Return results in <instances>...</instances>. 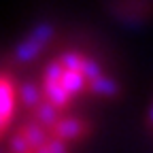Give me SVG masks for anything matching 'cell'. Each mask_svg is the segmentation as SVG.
I'll list each match as a JSON object with an SVG mask.
<instances>
[{
	"instance_id": "1",
	"label": "cell",
	"mask_w": 153,
	"mask_h": 153,
	"mask_svg": "<svg viewBox=\"0 0 153 153\" xmlns=\"http://www.w3.org/2000/svg\"><path fill=\"white\" fill-rule=\"evenodd\" d=\"M51 132H53V138L64 140L68 145L72 140H79V138L87 136V134H89V123L83 117L70 115V117H60V119H57L51 126Z\"/></svg>"
},
{
	"instance_id": "2",
	"label": "cell",
	"mask_w": 153,
	"mask_h": 153,
	"mask_svg": "<svg viewBox=\"0 0 153 153\" xmlns=\"http://www.w3.org/2000/svg\"><path fill=\"white\" fill-rule=\"evenodd\" d=\"M17 108V85L11 76L0 74V128H7L15 117Z\"/></svg>"
},
{
	"instance_id": "3",
	"label": "cell",
	"mask_w": 153,
	"mask_h": 153,
	"mask_svg": "<svg viewBox=\"0 0 153 153\" xmlns=\"http://www.w3.org/2000/svg\"><path fill=\"white\" fill-rule=\"evenodd\" d=\"M41 94H43V100H45V102H49L51 106H55L57 111L70 106V102L74 100L72 96L62 87V83H43Z\"/></svg>"
},
{
	"instance_id": "4",
	"label": "cell",
	"mask_w": 153,
	"mask_h": 153,
	"mask_svg": "<svg viewBox=\"0 0 153 153\" xmlns=\"http://www.w3.org/2000/svg\"><path fill=\"white\" fill-rule=\"evenodd\" d=\"M19 132H22V134H24V138L28 140L30 151H32V149H34V151L43 149V147L51 140V138H49V134H47V130H45L43 126H38L36 121H28V123H24Z\"/></svg>"
},
{
	"instance_id": "5",
	"label": "cell",
	"mask_w": 153,
	"mask_h": 153,
	"mask_svg": "<svg viewBox=\"0 0 153 153\" xmlns=\"http://www.w3.org/2000/svg\"><path fill=\"white\" fill-rule=\"evenodd\" d=\"M17 100L22 102V106L26 108H36L38 104L43 102V94H41V87L34 85L32 81H24V83H19L17 87Z\"/></svg>"
},
{
	"instance_id": "6",
	"label": "cell",
	"mask_w": 153,
	"mask_h": 153,
	"mask_svg": "<svg viewBox=\"0 0 153 153\" xmlns=\"http://www.w3.org/2000/svg\"><path fill=\"white\" fill-rule=\"evenodd\" d=\"M119 89H121L119 83L115 81L113 76H108V74H102L100 79L87 83V91H91L96 96H104V98H113V96H117Z\"/></svg>"
},
{
	"instance_id": "7",
	"label": "cell",
	"mask_w": 153,
	"mask_h": 153,
	"mask_svg": "<svg viewBox=\"0 0 153 153\" xmlns=\"http://www.w3.org/2000/svg\"><path fill=\"white\" fill-rule=\"evenodd\" d=\"M43 49H45L43 45L34 43L32 38H28V36H26L24 41L15 47L13 55H15V60H17V62H32L34 57H38V55H41V51H43Z\"/></svg>"
},
{
	"instance_id": "8",
	"label": "cell",
	"mask_w": 153,
	"mask_h": 153,
	"mask_svg": "<svg viewBox=\"0 0 153 153\" xmlns=\"http://www.w3.org/2000/svg\"><path fill=\"white\" fill-rule=\"evenodd\" d=\"M62 87L72 96L76 94H81V91H85L87 89V81H85V76L81 74V72H74V70H64V74H62Z\"/></svg>"
},
{
	"instance_id": "9",
	"label": "cell",
	"mask_w": 153,
	"mask_h": 153,
	"mask_svg": "<svg viewBox=\"0 0 153 153\" xmlns=\"http://www.w3.org/2000/svg\"><path fill=\"white\" fill-rule=\"evenodd\" d=\"M34 119H36V123L38 126H53L57 119H60V111H57L55 106H51L49 102H41L36 108H34Z\"/></svg>"
},
{
	"instance_id": "10",
	"label": "cell",
	"mask_w": 153,
	"mask_h": 153,
	"mask_svg": "<svg viewBox=\"0 0 153 153\" xmlns=\"http://www.w3.org/2000/svg\"><path fill=\"white\" fill-rule=\"evenodd\" d=\"M85 57L79 51H64L57 55V62L62 64L64 70H74V72H81L83 74V66H85Z\"/></svg>"
},
{
	"instance_id": "11",
	"label": "cell",
	"mask_w": 153,
	"mask_h": 153,
	"mask_svg": "<svg viewBox=\"0 0 153 153\" xmlns=\"http://www.w3.org/2000/svg\"><path fill=\"white\" fill-rule=\"evenodd\" d=\"M53 32H55V26H53L51 22H38V24L30 30L28 38H32L34 43H38V45H43V47H45V45L51 41Z\"/></svg>"
},
{
	"instance_id": "12",
	"label": "cell",
	"mask_w": 153,
	"mask_h": 153,
	"mask_svg": "<svg viewBox=\"0 0 153 153\" xmlns=\"http://www.w3.org/2000/svg\"><path fill=\"white\" fill-rule=\"evenodd\" d=\"M62 74H64V68H62V64L57 62V57H55V60H51L43 68V83H60Z\"/></svg>"
},
{
	"instance_id": "13",
	"label": "cell",
	"mask_w": 153,
	"mask_h": 153,
	"mask_svg": "<svg viewBox=\"0 0 153 153\" xmlns=\"http://www.w3.org/2000/svg\"><path fill=\"white\" fill-rule=\"evenodd\" d=\"M104 74V70H102V66L94 60V57H85V66H83V76H85V81L89 83V81H96V79H100V76Z\"/></svg>"
},
{
	"instance_id": "14",
	"label": "cell",
	"mask_w": 153,
	"mask_h": 153,
	"mask_svg": "<svg viewBox=\"0 0 153 153\" xmlns=\"http://www.w3.org/2000/svg\"><path fill=\"white\" fill-rule=\"evenodd\" d=\"M9 151H11V153H30V145H28V140L24 138L22 132H17L15 136H11V140H9Z\"/></svg>"
},
{
	"instance_id": "15",
	"label": "cell",
	"mask_w": 153,
	"mask_h": 153,
	"mask_svg": "<svg viewBox=\"0 0 153 153\" xmlns=\"http://www.w3.org/2000/svg\"><path fill=\"white\" fill-rule=\"evenodd\" d=\"M34 153H70V149H68V145H66L64 140L51 138L43 149H38V151H34Z\"/></svg>"
},
{
	"instance_id": "16",
	"label": "cell",
	"mask_w": 153,
	"mask_h": 153,
	"mask_svg": "<svg viewBox=\"0 0 153 153\" xmlns=\"http://www.w3.org/2000/svg\"><path fill=\"white\" fill-rule=\"evenodd\" d=\"M149 121L153 123V104H151V111H149Z\"/></svg>"
}]
</instances>
